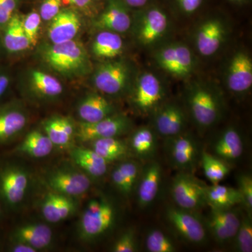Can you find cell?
<instances>
[{"label":"cell","instance_id":"4316f807","mask_svg":"<svg viewBox=\"0 0 252 252\" xmlns=\"http://www.w3.org/2000/svg\"><path fill=\"white\" fill-rule=\"evenodd\" d=\"M43 130L55 147H69L76 137L74 124L68 118L56 116L49 118L43 124Z\"/></svg>","mask_w":252,"mask_h":252},{"label":"cell","instance_id":"74e56055","mask_svg":"<svg viewBox=\"0 0 252 252\" xmlns=\"http://www.w3.org/2000/svg\"><path fill=\"white\" fill-rule=\"evenodd\" d=\"M146 248L149 252H175V244L161 230L153 229L146 237Z\"/></svg>","mask_w":252,"mask_h":252},{"label":"cell","instance_id":"d590c367","mask_svg":"<svg viewBox=\"0 0 252 252\" xmlns=\"http://www.w3.org/2000/svg\"><path fill=\"white\" fill-rule=\"evenodd\" d=\"M201 164L204 175L212 185L220 183L230 173V169L227 162L205 151L201 154Z\"/></svg>","mask_w":252,"mask_h":252},{"label":"cell","instance_id":"60d3db41","mask_svg":"<svg viewBox=\"0 0 252 252\" xmlns=\"http://www.w3.org/2000/svg\"><path fill=\"white\" fill-rule=\"evenodd\" d=\"M137 251L135 232L128 230L123 233L117 241L114 243L112 252H135Z\"/></svg>","mask_w":252,"mask_h":252},{"label":"cell","instance_id":"8d00e7d4","mask_svg":"<svg viewBox=\"0 0 252 252\" xmlns=\"http://www.w3.org/2000/svg\"><path fill=\"white\" fill-rule=\"evenodd\" d=\"M233 240L237 252H252V214L248 212L246 216H242L240 227Z\"/></svg>","mask_w":252,"mask_h":252},{"label":"cell","instance_id":"3957f363","mask_svg":"<svg viewBox=\"0 0 252 252\" xmlns=\"http://www.w3.org/2000/svg\"><path fill=\"white\" fill-rule=\"evenodd\" d=\"M207 186L189 172H181L172 181L171 195L177 207L195 211L207 205Z\"/></svg>","mask_w":252,"mask_h":252},{"label":"cell","instance_id":"7dc6e473","mask_svg":"<svg viewBox=\"0 0 252 252\" xmlns=\"http://www.w3.org/2000/svg\"><path fill=\"white\" fill-rule=\"evenodd\" d=\"M9 252H37L35 249L32 248L30 245L16 242H11L9 248Z\"/></svg>","mask_w":252,"mask_h":252},{"label":"cell","instance_id":"836d02e7","mask_svg":"<svg viewBox=\"0 0 252 252\" xmlns=\"http://www.w3.org/2000/svg\"><path fill=\"white\" fill-rule=\"evenodd\" d=\"M89 143L92 144L91 148L108 163L127 157L130 149L124 141L118 137L98 139Z\"/></svg>","mask_w":252,"mask_h":252},{"label":"cell","instance_id":"cb8c5ba5","mask_svg":"<svg viewBox=\"0 0 252 252\" xmlns=\"http://www.w3.org/2000/svg\"><path fill=\"white\" fill-rule=\"evenodd\" d=\"M112 104L103 96L91 94L84 97L78 106V116L81 122L93 124L114 114Z\"/></svg>","mask_w":252,"mask_h":252},{"label":"cell","instance_id":"9a60e30c","mask_svg":"<svg viewBox=\"0 0 252 252\" xmlns=\"http://www.w3.org/2000/svg\"><path fill=\"white\" fill-rule=\"evenodd\" d=\"M161 180L162 169L158 162H150L142 169L136 187L137 202L142 208L149 207L156 200Z\"/></svg>","mask_w":252,"mask_h":252},{"label":"cell","instance_id":"9c48e42d","mask_svg":"<svg viewBox=\"0 0 252 252\" xmlns=\"http://www.w3.org/2000/svg\"><path fill=\"white\" fill-rule=\"evenodd\" d=\"M129 69L122 61H110L100 64L94 76L96 89L103 94H117L122 93L129 80Z\"/></svg>","mask_w":252,"mask_h":252},{"label":"cell","instance_id":"4fadbf2b","mask_svg":"<svg viewBox=\"0 0 252 252\" xmlns=\"http://www.w3.org/2000/svg\"><path fill=\"white\" fill-rule=\"evenodd\" d=\"M164 97L161 83L155 74H142L137 81L134 94L135 107L142 113L151 112L157 108Z\"/></svg>","mask_w":252,"mask_h":252},{"label":"cell","instance_id":"7a4b0ae2","mask_svg":"<svg viewBox=\"0 0 252 252\" xmlns=\"http://www.w3.org/2000/svg\"><path fill=\"white\" fill-rule=\"evenodd\" d=\"M116 216L115 208L108 200L93 199L88 203L79 220V236L85 241L103 236L112 228Z\"/></svg>","mask_w":252,"mask_h":252},{"label":"cell","instance_id":"ffe728a7","mask_svg":"<svg viewBox=\"0 0 252 252\" xmlns=\"http://www.w3.org/2000/svg\"><path fill=\"white\" fill-rule=\"evenodd\" d=\"M53 231L47 225L29 223L15 228L11 235V242L30 245L38 252L49 248L52 243Z\"/></svg>","mask_w":252,"mask_h":252},{"label":"cell","instance_id":"c3c4849f","mask_svg":"<svg viewBox=\"0 0 252 252\" xmlns=\"http://www.w3.org/2000/svg\"><path fill=\"white\" fill-rule=\"evenodd\" d=\"M127 6L132 8L143 7L147 4L149 0H124Z\"/></svg>","mask_w":252,"mask_h":252},{"label":"cell","instance_id":"ab89813d","mask_svg":"<svg viewBox=\"0 0 252 252\" xmlns=\"http://www.w3.org/2000/svg\"><path fill=\"white\" fill-rule=\"evenodd\" d=\"M238 188L242 198V205L245 206L248 213L252 210V177L250 174H243L238 177Z\"/></svg>","mask_w":252,"mask_h":252},{"label":"cell","instance_id":"52a82bcc","mask_svg":"<svg viewBox=\"0 0 252 252\" xmlns=\"http://www.w3.org/2000/svg\"><path fill=\"white\" fill-rule=\"evenodd\" d=\"M130 126L128 118L114 114L93 124L81 122L76 131V137L82 142H91L107 137H118L127 132Z\"/></svg>","mask_w":252,"mask_h":252},{"label":"cell","instance_id":"277c9868","mask_svg":"<svg viewBox=\"0 0 252 252\" xmlns=\"http://www.w3.org/2000/svg\"><path fill=\"white\" fill-rule=\"evenodd\" d=\"M28 173L11 163L0 165V200L5 207L14 209L22 203L29 187Z\"/></svg>","mask_w":252,"mask_h":252},{"label":"cell","instance_id":"7c38bea8","mask_svg":"<svg viewBox=\"0 0 252 252\" xmlns=\"http://www.w3.org/2000/svg\"><path fill=\"white\" fill-rule=\"evenodd\" d=\"M169 139L168 153L172 165L182 172L190 171L198 160L196 141L191 136L182 133Z\"/></svg>","mask_w":252,"mask_h":252},{"label":"cell","instance_id":"d4e9b609","mask_svg":"<svg viewBox=\"0 0 252 252\" xmlns=\"http://www.w3.org/2000/svg\"><path fill=\"white\" fill-rule=\"evenodd\" d=\"M1 31V46L8 54H18L31 47L23 29L22 17L20 15L15 14Z\"/></svg>","mask_w":252,"mask_h":252},{"label":"cell","instance_id":"7402d4cb","mask_svg":"<svg viewBox=\"0 0 252 252\" xmlns=\"http://www.w3.org/2000/svg\"><path fill=\"white\" fill-rule=\"evenodd\" d=\"M131 24L132 21L128 11L119 0H111L94 23V26L99 30L119 34L128 31Z\"/></svg>","mask_w":252,"mask_h":252},{"label":"cell","instance_id":"bcb514c9","mask_svg":"<svg viewBox=\"0 0 252 252\" xmlns=\"http://www.w3.org/2000/svg\"><path fill=\"white\" fill-rule=\"evenodd\" d=\"M67 4L72 5L83 11H90L93 6V0H63Z\"/></svg>","mask_w":252,"mask_h":252},{"label":"cell","instance_id":"f35d334b","mask_svg":"<svg viewBox=\"0 0 252 252\" xmlns=\"http://www.w3.org/2000/svg\"><path fill=\"white\" fill-rule=\"evenodd\" d=\"M41 23L40 15L36 11H32L24 18L22 17L23 29L32 46H36L37 43Z\"/></svg>","mask_w":252,"mask_h":252},{"label":"cell","instance_id":"ba28073f","mask_svg":"<svg viewBox=\"0 0 252 252\" xmlns=\"http://www.w3.org/2000/svg\"><path fill=\"white\" fill-rule=\"evenodd\" d=\"M156 61L159 67L176 77H188L193 69L191 51L182 44H170L162 48L156 55Z\"/></svg>","mask_w":252,"mask_h":252},{"label":"cell","instance_id":"44dd1931","mask_svg":"<svg viewBox=\"0 0 252 252\" xmlns=\"http://www.w3.org/2000/svg\"><path fill=\"white\" fill-rule=\"evenodd\" d=\"M225 31L223 23L217 19L208 20L199 28L195 36L198 52L203 56L216 54L225 39Z\"/></svg>","mask_w":252,"mask_h":252},{"label":"cell","instance_id":"ee69618b","mask_svg":"<svg viewBox=\"0 0 252 252\" xmlns=\"http://www.w3.org/2000/svg\"><path fill=\"white\" fill-rule=\"evenodd\" d=\"M177 1L184 12L190 14L200 7L203 0H177Z\"/></svg>","mask_w":252,"mask_h":252},{"label":"cell","instance_id":"f1b7e54d","mask_svg":"<svg viewBox=\"0 0 252 252\" xmlns=\"http://www.w3.org/2000/svg\"><path fill=\"white\" fill-rule=\"evenodd\" d=\"M70 154L72 160L86 175L99 178L107 173L108 162L92 149L74 147Z\"/></svg>","mask_w":252,"mask_h":252},{"label":"cell","instance_id":"e0dca14e","mask_svg":"<svg viewBox=\"0 0 252 252\" xmlns=\"http://www.w3.org/2000/svg\"><path fill=\"white\" fill-rule=\"evenodd\" d=\"M27 124V114L16 104L0 106V146L12 142Z\"/></svg>","mask_w":252,"mask_h":252},{"label":"cell","instance_id":"484cf974","mask_svg":"<svg viewBox=\"0 0 252 252\" xmlns=\"http://www.w3.org/2000/svg\"><path fill=\"white\" fill-rule=\"evenodd\" d=\"M213 151L215 157L225 162L238 160L244 152V142L240 132L234 127L227 128L214 144Z\"/></svg>","mask_w":252,"mask_h":252},{"label":"cell","instance_id":"4dcf8cb0","mask_svg":"<svg viewBox=\"0 0 252 252\" xmlns=\"http://www.w3.org/2000/svg\"><path fill=\"white\" fill-rule=\"evenodd\" d=\"M32 91L39 98H58L63 93V86L54 76L40 70H32L30 75Z\"/></svg>","mask_w":252,"mask_h":252},{"label":"cell","instance_id":"7bdbcfd3","mask_svg":"<svg viewBox=\"0 0 252 252\" xmlns=\"http://www.w3.org/2000/svg\"><path fill=\"white\" fill-rule=\"evenodd\" d=\"M18 0H0V30L7 24L17 9Z\"/></svg>","mask_w":252,"mask_h":252},{"label":"cell","instance_id":"d6986e66","mask_svg":"<svg viewBox=\"0 0 252 252\" xmlns=\"http://www.w3.org/2000/svg\"><path fill=\"white\" fill-rule=\"evenodd\" d=\"M185 126V113L177 104H169L163 106L158 111L154 118L156 132L167 138L182 133Z\"/></svg>","mask_w":252,"mask_h":252},{"label":"cell","instance_id":"5b68a950","mask_svg":"<svg viewBox=\"0 0 252 252\" xmlns=\"http://www.w3.org/2000/svg\"><path fill=\"white\" fill-rule=\"evenodd\" d=\"M188 103L190 115L200 128L212 127L220 117V102L216 94L204 86H194L189 93Z\"/></svg>","mask_w":252,"mask_h":252},{"label":"cell","instance_id":"e575fe53","mask_svg":"<svg viewBox=\"0 0 252 252\" xmlns=\"http://www.w3.org/2000/svg\"><path fill=\"white\" fill-rule=\"evenodd\" d=\"M157 147V139L154 131L142 127L132 134L129 148L140 158L147 159L153 157Z\"/></svg>","mask_w":252,"mask_h":252},{"label":"cell","instance_id":"83f0119b","mask_svg":"<svg viewBox=\"0 0 252 252\" xmlns=\"http://www.w3.org/2000/svg\"><path fill=\"white\" fill-rule=\"evenodd\" d=\"M140 164L135 160H126L113 170L111 179L120 193L129 196L136 189L141 173Z\"/></svg>","mask_w":252,"mask_h":252},{"label":"cell","instance_id":"2e32d148","mask_svg":"<svg viewBox=\"0 0 252 252\" xmlns=\"http://www.w3.org/2000/svg\"><path fill=\"white\" fill-rule=\"evenodd\" d=\"M227 86L232 92L244 94L252 86V61L244 52H238L230 61L227 72Z\"/></svg>","mask_w":252,"mask_h":252},{"label":"cell","instance_id":"603a6c76","mask_svg":"<svg viewBox=\"0 0 252 252\" xmlns=\"http://www.w3.org/2000/svg\"><path fill=\"white\" fill-rule=\"evenodd\" d=\"M76 209L77 205L72 198L54 191L46 195L41 205L42 217L51 223L67 220L74 213Z\"/></svg>","mask_w":252,"mask_h":252},{"label":"cell","instance_id":"ac0fdd59","mask_svg":"<svg viewBox=\"0 0 252 252\" xmlns=\"http://www.w3.org/2000/svg\"><path fill=\"white\" fill-rule=\"evenodd\" d=\"M79 15L70 9L61 10L51 21L48 36L52 44H61L73 40L81 28Z\"/></svg>","mask_w":252,"mask_h":252},{"label":"cell","instance_id":"f907efd6","mask_svg":"<svg viewBox=\"0 0 252 252\" xmlns=\"http://www.w3.org/2000/svg\"><path fill=\"white\" fill-rule=\"evenodd\" d=\"M231 1H237V2H238V1H243V0H231Z\"/></svg>","mask_w":252,"mask_h":252},{"label":"cell","instance_id":"816d5d0a","mask_svg":"<svg viewBox=\"0 0 252 252\" xmlns=\"http://www.w3.org/2000/svg\"><path fill=\"white\" fill-rule=\"evenodd\" d=\"M1 38H0V48H1Z\"/></svg>","mask_w":252,"mask_h":252},{"label":"cell","instance_id":"f6af8a7d","mask_svg":"<svg viewBox=\"0 0 252 252\" xmlns=\"http://www.w3.org/2000/svg\"><path fill=\"white\" fill-rule=\"evenodd\" d=\"M11 84V76L5 69H0V99L4 96Z\"/></svg>","mask_w":252,"mask_h":252},{"label":"cell","instance_id":"8fae6325","mask_svg":"<svg viewBox=\"0 0 252 252\" xmlns=\"http://www.w3.org/2000/svg\"><path fill=\"white\" fill-rule=\"evenodd\" d=\"M241 217L233 208L211 209L205 225L218 243H228L236 235Z\"/></svg>","mask_w":252,"mask_h":252},{"label":"cell","instance_id":"681fc988","mask_svg":"<svg viewBox=\"0 0 252 252\" xmlns=\"http://www.w3.org/2000/svg\"><path fill=\"white\" fill-rule=\"evenodd\" d=\"M3 207H4V205H3V204L1 203V200H0V217H1V215H2Z\"/></svg>","mask_w":252,"mask_h":252},{"label":"cell","instance_id":"1f68e13d","mask_svg":"<svg viewBox=\"0 0 252 252\" xmlns=\"http://www.w3.org/2000/svg\"><path fill=\"white\" fill-rule=\"evenodd\" d=\"M206 203L211 209H229L242 204V198L238 189L215 184L207 186Z\"/></svg>","mask_w":252,"mask_h":252},{"label":"cell","instance_id":"5bb4252c","mask_svg":"<svg viewBox=\"0 0 252 252\" xmlns=\"http://www.w3.org/2000/svg\"><path fill=\"white\" fill-rule=\"evenodd\" d=\"M168 27V19L161 9L152 7L146 10L137 28V39L144 45H151L161 39Z\"/></svg>","mask_w":252,"mask_h":252},{"label":"cell","instance_id":"30bf717a","mask_svg":"<svg viewBox=\"0 0 252 252\" xmlns=\"http://www.w3.org/2000/svg\"><path fill=\"white\" fill-rule=\"evenodd\" d=\"M47 185L52 191L73 197L86 193L90 189L89 175L72 170H58L48 176Z\"/></svg>","mask_w":252,"mask_h":252},{"label":"cell","instance_id":"f546056e","mask_svg":"<svg viewBox=\"0 0 252 252\" xmlns=\"http://www.w3.org/2000/svg\"><path fill=\"white\" fill-rule=\"evenodd\" d=\"M54 147V144L44 132L34 130L27 134L16 147L15 152L32 158H41L50 155Z\"/></svg>","mask_w":252,"mask_h":252},{"label":"cell","instance_id":"d6a6232c","mask_svg":"<svg viewBox=\"0 0 252 252\" xmlns=\"http://www.w3.org/2000/svg\"><path fill=\"white\" fill-rule=\"evenodd\" d=\"M124 42L119 33L102 31L94 37L93 54L102 59H113L122 54Z\"/></svg>","mask_w":252,"mask_h":252},{"label":"cell","instance_id":"8992f818","mask_svg":"<svg viewBox=\"0 0 252 252\" xmlns=\"http://www.w3.org/2000/svg\"><path fill=\"white\" fill-rule=\"evenodd\" d=\"M166 218L176 233L185 241L195 245L206 241V227L193 212L177 206L170 207L167 209Z\"/></svg>","mask_w":252,"mask_h":252},{"label":"cell","instance_id":"6da1fadb","mask_svg":"<svg viewBox=\"0 0 252 252\" xmlns=\"http://www.w3.org/2000/svg\"><path fill=\"white\" fill-rule=\"evenodd\" d=\"M42 59L51 69L67 76L86 72L90 63L84 45L74 39L46 46Z\"/></svg>","mask_w":252,"mask_h":252},{"label":"cell","instance_id":"b9f144b4","mask_svg":"<svg viewBox=\"0 0 252 252\" xmlns=\"http://www.w3.org/2000/svg\"><path fill=\"white\" fill-rule=\"evenodd\" d=\"M63 0H44L41 3L39 15L41 20L51 21L61 11Z\"/></svg>","mask_w":252,"mask_h":252}]
</instances>
